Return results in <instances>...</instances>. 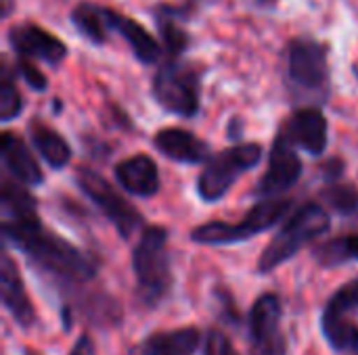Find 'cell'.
I'll return each instance as SVG.
<instances>
[{
	"label": "cell",
	"instance_id": "obj_24",
	"mask_svg": "<svg viewBox=\"0 0 358 355\" xmlns=\"http://www.w3.org/2000/svg\"><path fill=\"white\" fill-rule=\"evenodd\" d=\"M321 201L338 216L358 220V188L355 184H340V182H329L321 190Z\"/></svg>",
	"mask_w": 358,
	"mask_h": 355
},
{
	"label": "cell",
	"instance_id": "obj_13",
	"mask_svg": "<svg viewBox=\"0 0 358 355\" xmlns=\"http://www.w3.org/2000/svg\"><path fill=\"white\" fill-rule=\"evenodd\" d=\"M206 335L197 326H178L174 331H157L130 345L126 355H195Z\"/></svg>",
	"mask_w": 358,
	"mask_h": 355
},
{
	"label": "cell",
	"instance_id": "obj_2",
	"mask_svg": "<svg viewBox=\"0 0 358 355\" xmlns=\"http://www.w3.org/2000/svg\"><path fill=\"white\" fill-rule=\"evenodd\" d=\"M132 272L141 308L155 310L170 297L174 276L168 253V230L164 226H147L143 230L132 249Z\"/></svg>",
	"mask_w": 358,
	"mask_h": 355
},
{
	"label": "cell",
	"instance_id": "obj_26",
	"mask_svg": "<svg viewBox=\"0 0 358 355\" xmlns=\"http://www.w3.org/2000/svg\"><path fill=\"white\" fill-rule=\"evenodd\" d=\"M23 111L21 94L15 86L13 71L8 69L6 63H2V75H0V119L10 121L17 119Z\"/></svg>",
	"mask_w": 358,
	"mask_h": 355
},
{
	"label": "cell",
	"instance_id": "obj_4",
	"mask_svg": "<svg viewBox=\"0 0 358 355\" xmlns=\"http://www.w3.org/2000/svg\"><path fill=\"white\" fill-rule=\"evenodd\" d=\"M331 228L329 213L319 203H306L300 207L266 245L258 259V274H271L292 257H296L306 245L323 236Z\"/></svg>",
	"mask_w": 358,
	"mask_h": 355
},
{
	"label": "cell",
	"instance_id": "obj_35",
	"mask_svg": "<svg viewBox=\"0 0 358 355\" xmlns=\"http://www.w3.org/2000/svg\"><path fill=\"white\" fill-rule=\"evenodd\" d=\"M256 4H264V6H268V4H275L277 0H254Z\"/></svg>",
	"mask_w": 358,
	"mask_h": 355
},
{
	"label": "cell",
	"instance_id": "obj_30",
	"mask_svg": "<svg viewBox=\"0 0 358 355\" xmlns=\"http://www.w3.org/2000/svg\"><path fill=\"white\" fill-rule=\"evenodd\" d=\"M67 355H96V343L90 333H82Z\"/></svg>",
	"mask_w": 358,
	"mask_h": 355
},
{
	"label": "cell",
	"instance_id": "obj_21",
	"mask_svg": "<svg viewBox=\"0 0 358 355\" xmlns=\"http://www.w3.org/2000/svg\"><path fill=\"white\" fill-rule=\"evenodd\" d=\"M358 312V276L342 285L325 303L321 314V331L338 326L342 322L352 320L350 316Z\"/></svg>",
	"mask_w": 358,
	"mask_h": 355
},
{
	"label": "cell",
	"instance_id": "obj_18",
	"mask_svg": "<svg viewBox=\"0 0 358 355\" xmlns=\"http://www.w3.org/2000/svg\"><path fill=\"white\" fill-rule=\"evenodd\" d=\"M109 23H111V29L120 31V36L130 44L134 56L145 63V65H151L155 63L159 56H162V46L157 44V40L134 19L109 8Z\"/></svg>",
	"mask_w": 358,
	"mask_h": 355
},
{
	"label": "cell",
	"instance_id": "obj_15",
	"mask_svg": "<svg viewBox=\"0 0 358 355\" xmlns=\"http://www.w3.org/2000/svg\"><path fill=\"white\" fill-rule=\"evenodd\" d=\"M153 144L164 157L178 161V163L197 165L210 159V144L197 138L193 132L182 130V128L159 130L153 138Z\"/></svg>",
	"mask_w": 358,
	"mask_h": 355
},
{
	"label": "cell",
	"instance_id": "obj_36",
	"mask_svg": "<svg viewBox=\"0 0 358 355\" xmlns=\"http://www.w3.org/2000/svg\"><path fill=\"white\" fill-rule=\"evenodd\" d=\"M352 69H355V75H357V80H358V63H355V65H352Z\"/></svg>",
	"mask_w": 358,
	"mask_h": 355
},
{
	"label": "cell",
	"instance_id": "obj_12",
	"mask_svg": "<svg viewBox=\"0 0 358 355\" xmlns=\"http://www.w3.org/2000/svg\"><path fill=\"white\" fill-rule=\"evenodd\" d=\"M0 299H2L4 310L13 316L17 326H21L23 331H29L38 324V314L27 295L17 262L10 257L6 249L2 251V262H0Z\"/></svg>",
	"mask_w": 358,
	"mask_h": 355
},
{
	"label": "cell",
	"instance_id": "obj_11",
	"mask_svg": "<svg viewBox=\"0 0 358 355\" xmlns=\"http://www.w3.org/2000/svg\"><path fill=\"white\" fill-rule=\"evenodd\" d=\"M8 44L21 59H38L48 65H61L67 56V46L44 27L23 21L8 29Z\"/></svg>",
	"mask_w": 358,
	"mask_h": 355
},
{
	"label": "cell",
	"instance_id": "obj_3",
	"mask_svg": "<svg viewBox=\"0 0 358 355\" xmlns=\"http://www.w3.org/2000/svg\"><path fill=\"white\" fill-rule=\"evenodd\" d=\"M287 69L285 77L292 94L298 100L325 103L331 92L329 48L327 44L298 36L287 42Z\"/></svg>",
	"mask_w": 358,
	"mask_h": 355
},
{
	"label": "cell",
	"instance_id": "obj_29",
	"mask_svg": "<svg viewBox=\"0 0 358 355\" xmlns=\"http://www.w3.org/2000/svg\"><path fill=\"white\" fill-rule=\"evenodd\" d=\"M17 71L21 73V77L27 82L29 88H34V90H38V92L46 90V84H48V82H46V75H44L29 59H21V56H19Z\"/></svg>",
	"mask_w": 358,
	"mask_h": 355
},
{
	"label": "cell",
	"instance_id": "obj_23",
	"mask_svg": "<svg viewBox=\"0 0 358 355\" xmlns=\"http://www.w3.org/2000/svg\"><path fill=\"white\" fill-rule=\"evenodd\" d=\"M155 15V23H157V29L164 38V44L170 52V56H178L182 50H187L189 46V33L180 27V19L176 17V8L168 6V4H162L153 10Z\"/></svg>",
	"mask_w": 358,
	"mask_h": 355
},
{
	"label": "cell",
	"instance_id": "obj_28",
	"mask_svg": "<svg viewBox=\"0 0 358 355\" xmlns=\"http://www.w3.org/2000/svg\"><path fill=\"white\" fill-rule=\"evenodd\" d=\"M201 354L203 355H239V352L235 349L231 337L214 326L206 333V339H203V345H201Z\"/></svg>",
	"mask_w": 358,
	"mask_h": 355
},
{
	"label": "cell",
	"instance_id": "obj_1",
	"mask_svg": "<svg viewBox=\"0 0 358 355\" xmlns=\"http://www.w3.org/2000/svg\"><path fill=\"white\" fill-rule=\"evenodd\" d=\"M2 239L21 251L40 276L67 301L88 287L99 274V262L57 232L44 228L38 213L27 218H4Z\"/></svg>",
	"mask_w": 358,
	"mask_h": 355
},
{
	"label": "cell",
	"instance_id": "obj_6",
	"mask_svg": "<svg viewBox=\"0 0 358 355\" xmlns=\"http://www.w3.org/2000/svg\"><path fill=\"white\" fill-rule=\"evenodd\" d=\"M262 159V146L256 142L235 144L212 159H208L203 172L197 180V192L203 201L214 203L222 199L231 186L252 167H256Z\"/></svg>",
	"mask_w": 358,
	"mask_h": 355
},
{
	"label": "cell",
	"instance_id": "obj_20",
	"mask_svg": "<svg viewBox=\"0 0 358 355\" xmlns=\"http://www.w3.org/2000/svg\"><path fill=\"white\" fill-rule=\"evenodd\" d=\"M27 130H29V138H31L34 149L40 153V157L52 169H63L69 163L71 149L57 130L44 126L42 121H31Z\"/></svg>",
	"mask_w": 358,
	"mask_h": 355
},
{
	"label": "cell",
	"instance_id": "obj_9",
	"mask_svg": "<svg viewBox=\"0 0 358 355\" xmlns=\"http://www.w3.org/2000/svg\"><path fill=\"white\" fill-rule=\"evenodd\" d=\"M250 354L287 355V337L283 333V303L277 293H262L248 318Z\"/></svg>",
	"mask_w": 358,
	"mask_h": 355
},
{
	"label": "cell",
	"instance_id": "obj_32",
	"mask_svg": "<svg viewBox=\"0 0 358 355\" xmlns=\"http://www.w3.org/2000/svg\"><path fill=\"white\" fill-rule=\"evenodd\" d=\"M243 136V121L239 117H233L231 123H229V138L231 140H241Z\"/></svg>",
	"mask_w": 358,
	"mask_h": 355
},
{
	"label": "cell",
	"instance_id": "obj_10",
	"mask_svg": "<svg viewBox=\"0 0 358 355\" xmlns=\"http://www.w3.org/2000/svg\"><path fill=\"white\" fill-rule=\"evenodd\" d=\"M300 176H302V161L298 153L294 151V144L289 142V138L283 132H279L268 155V167L264 176L258 180L254 188V197L258 199L279 197L292 186H296Z\"/></svg>",
	"mask_w": 358,
	"mask_h": 355
},
{
	"label": "cell",
	"instance_id": "obj_17",
	"mask_svg": "<svg viewBox=\"0 0 358 355\" xmlns=\"http://www.w3.org/2000/svg\"><path fill=\"white\" fill-rule=\"evenodd\" d=\"M2 163L10 172V176L25 186H40L44 182V174L31 151L27 149L23 138L13 132L2 134Z\"/></svg>",
	"mask_w": 358,
	"mask_h": 355
},
{
	"label": "cell",
	"instance_id": "obj_14",
	"mask_svg": "<svg viewBox=\"0 0 358 355\" xmlns=\"http://www.w3.org/2000/svg\"><path fill=\"white\" fill-rule=\"evenodd\" d=\"M294 146L304 149L310 155H323L327 149V119L315 107L296 111L281 130Z\"/></svg>",
	"mask_w": 358,
	"mask_h": 355
},
{
	"label": "cell",
	"instance_id": "obj_8",
	"mask_svg": "<svg viewBox=\"0 0 358 355\" xmlns=\"http://www.w3.org/2000/svg\"><path fill=\"white\" fill-rule=\"evenodd\" d=\"M76 184L80 190L101 209V213L111 222L115 232L128 241L141 226H143V213L132 207L103 176L88 167H80L76 172Z\"/></svg>",
	"mask_w": 358,
	"mask_h": 355
},
{
	"label": "cell",
	"instance_id": "obj_27",
	"mask_svg": "<svg viewBox=\"0 0 358 355\" xmlns=\"http://www.w3.org/2000/svg\"><path fill=\"white\" fill-rule=\"evenodd\" d=\"M214 299H216V310H218V318L233 326V328H239L241 326V314L237 310V303H235V297L233 293L227 289V287H216L214 289Z\"/></svg>",
	"mask_w": 358,
	"mask_h": 355
},
{
	"label": "cell",
	"instance_id": "obj_25",
	"mask_svg": "<svg viewBox=\"0 0 358 355\" xmlns=\"http://www.w3.org/2000/svg\"><path fill=\"white\" fill-rule=\"evenodd\" d=\"M23 182L4 180L2 182V209L4 218H27L36 216V199L27 192Z\"/></svg>",
	"mask_w": 358,
	"mask_h": 355
},
{
	"label": "cell",
	"instance_id": "obj_31",
	"mask_svg": "<svg viewBox=\"0 0 358 355\" xmlns=\"http://www.w3.org/2000/svg\"><path fill=\"white\" fill-rule=\"evenodd\" d=\"M321 169H323V176H325L329 182H334L336 178L342 176V172H344V161L338 159V157H334V159H329L327 163H323Z\"/></svg>",
	"mask_w": 358,
	"mask_h": 355
},
{
	"label": "cell",
	"instance_id": "obj_16",
	"mask_svg": "<svg viewBox=\"0 0 358 355\" xmlns=\"http://www.w3.org/2000/svg\"><path fill=\"white\" fill-rule=\"evenodd\" d=\"M113 174L117 184L134 197L149 199L159 190V172L149 155H134L120 161Z\"/></svg>",
	"mask_w": 358,
	"mask_h": 355
},
{
	"label": "cell",
	"instance_id": "obj_33",
	"mask_svg": "<svg viewBox=\"0 0 358 355\" xmlns=\"http://www.w3.org/2000/svg\"><path fill=\"white\" fill-rule=\"evenodd\" d=\"M13 10H15V0H2V10H0V17H2V19H8Z\"/></svg>",
	"mask_w": 358,
	"mask_h": 355
},
{
	"label": "cell",
	"instance_id": "obj_5",
	"mask_svg": "<svg viewBox=\"0 0 358 355\" xmlns=\"http://www.w3.org/2000/svg\"><path fill=\"white\" fill-rule=\"evenodd\" d=\"M289 209H292L289 199H262L254 209L245 213V218L239 224H229V222L201 224L193 228L191 241L197 245H212V247L243 243L279 224Z\"/></svg>",
	"mask_w": 358,
	"mask_h": 355
},
{
	"label": "cell",
	"instance_id": "obj_7",
	"mask_svg": "<svg viewBox=\"0 0 358 355\" xmlns=\"http://www.w3.org/2000/svg\"><path fill=\"white\" fill-rule=\"evenodd\" d=\"M153 96L166 111L195 117L199 113V69L172 56L153 77Z\"/></svg>",
	"mask_w": 358,
	"mask_h": 355
},
{
	"label": "cell",
	"instance_id": "obj_22",
	"mask_svg": "<svg viewBox=\"0 0 358 355\" xmlns=\"http://www.w3.org/2000/svg\"><path fill=\"white\" fill-rule=\"evenodd\" d=\"M313 257L321 268H336L348 262H358V234H344L315 247Z\"/></svg>",
	"mask_w": 358,
	"mask_h": 355
},
{
	"label": "cell",
	"instance_id": "obj_19",
	"mask_svg": "<svg viewBox=\"0 0 358 355\" xmlns=\"http://www.w3.org/2000/svg\"><path fill=\"white\" fill-rule=\"evenodd\" d=\"M73 27L82 38H86L92 44H105L109 40L111 23H109V8L92 4V2H80L73 6L69 15Z\"/></svg>",
	"mask_w": 358,
	"mask_h": 355
},
{
	"label": "cell",
	"instance_id": "obj_34",
	"mask_svg": "<svg viewBox=\"0 0 358 355\" xmlns=\"http://www.w3.org/2000/svg\"><path fill=\"white\" fill-rule=\"evenodd\" d=\"M23 355H40L36 349H31V347H23V352H21Z\"/></svg>",
	"mask_w": 358,
	"mask_h": 355
}]
</instances>
